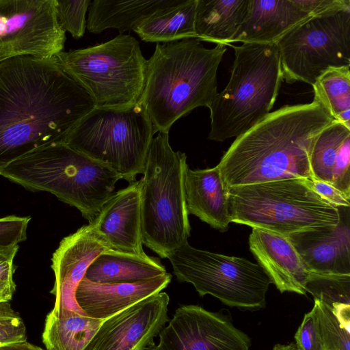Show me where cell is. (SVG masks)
Here are the masks:
<instances>
[{
  "instance_id": "obj_11",
  "label": "cell",
  "mask_w": 350,
  "mask_h": 350,
  "mask_svg": "<svg viewBox=\"0 0 350 350\" xmlns=\"http://www.w3.org/2000/svg\"><path fill=\"white\" fill-rule=\"evenodd\" d=\"M276 44L283 80L312 85L327 68L350 66V8L310 16Z\"/></svg>"
},
{
  "instance_id": "obj_32",
  "label": "cell",
  "mask_w": 350,
  "mask_h": 350,
  "mask_svg": "<svg viewBox=\"0 0 350 350\" xmlns=\"http://www.w3.org/2000/svg\"><path fill=\"white\" fill-rule=\"evenodd\" d=\"M27 341L26 327L10 301H0V347Z\"/></svg>"
},
{
  "instance_id": "obj_26",
  "label": "cell",
  "mask_w": 350,
  "mask_h": 350,
  "mask_svg": "<svg viewBox=\"0 0 350 350\" xmlns=\"http://www.w3.org/2000/svg\"><path fill=\"white\" fill-rule=\"evenodd\" d=\"M197 0L160 10L137 23L133 28L145 42H170L196 38L195 18Z\"/></svg>"
},
{
  "instance_id": "obj_38",
  "label": "cell",
  "mask_w": 350,
  "mask_h": 350,
  "mask_svg": "<svg viewBox=\"0 0 350 350\" xmlns=\"http://www.w3.org/2000/svg\"><path fill=\"white\" fill-rule=\"evenodd\" d=\"M14 292L10 289L0 288V301H10Z\"/></svg>"
},
{
  "instance_id": "obj_36",
  "label": "cell",
  "mask_w": 350,
  "mask_h": 350,
  "mask_svg": "<svg viewBox=\"0 0 350 350\" xmlns=\"http://www.w3.org/2000/svg\"><path fill=\"white\" fill-rule=\"evenodd\" d=\"M311 16L350 8L349 0H295Z\"/></svg>"
},
{
  "instance_id": "obj_18",
  "label": "cell",
  "mask_w": 350,
  "mask_h": 350,
  "mask_svg": "<svg viewBox=\"0 0 350 350\" xmlns=\"http://www.w3.org/2000/svg\"><path fill=\"white\" fill-rule=\"evenodd\" d=\"M250 250L280 291L305 295L310 272L287 236L252 228Z\"/></svg>"
},
{
  "instance_id": "obj_3",
  "label": "cell",
  "mask_w": 350,
  "mask_h": 350,
  "mask_svg": "<svg viewBox=\"0 0 350 350\" xmlns=\"http://www.w3.org/2000/svg\"><path fill=\"white\" fill-rule=\"evenodd\" d=\"M226 46L205 48L196 38L157 44L147 60L139 101L156 132L198 107H210L217 94V71Z\"/></svg>"
},
{
  "instance_id": "obj_40",
  "label": "cell",
  "mask_w": 350,
  "mask_h": 350,
  "mask_svg": "<svg viewBox=\"0 0 350 350\" xmlns=\"http://www.w3.org/2000/svg\"><path fill=\"white\" fill-rule=\"evenodd\" d=\"M16 246H19V245H16V246H14V247H6V248H0V254L1 253H3L6 251H8L9 250L13 248V247H15Z\"/></svg>"
},
{
  "instance_id": "obj_16",
  "label": "cell",
  "mask_w": 350,
  "mask_h": 350,
  "mask_svg": "<svg viewBox=\"0 0 350 350\" xmlns=\"http://www.w3.org/2000/svg\"><path fill=\"white\" fill-rule=\"evenodd\" d=\"M140 190L139 180L114 192L89 224L107 250L146 255L142 247Z\"/></svg>"
},
{
  "instance_id": "obj_24",
  "label": "cell",
  "mask_w": 350,
  "mask_h": 350,
  "mask_svg": "<svg viewBox=\"0 0 350 350\" xmlns=\"http://www.w3.org/2000/svg\"><path fill=\"white\" fill-rule=\"evenodd\" d=\"M183 0H94L91 1L87 21L88 30L99 33L118 29L120 34L156 12L180 3Z\"/></svg>"
},
{
  "instance_id": "obj_27",
  "label": "cell",
  "mask_w": 350,
  "mask_h": 350,
  "mask_svg": "<svg viewBox=\"0 0 350 350\" xmlns=\"http://www.w3.org/2000/svg\"><path fill=\"white\" fill-rule=\"evenodd\" d=\"M104 320L71 313L59 317L49 312L42 334L46 350H83Z\"/></svg>"
},
{
  "instance_id": "obj_10",
  "label": "cell",
  "mask_w": 350,
  "mask_h": 350,
  "mask_svg": "<svg viewBox=\"0 0 350 350\" xmlns=\"http://www.w3.org/2000/svg\"><path fill=\"white\" fill-rule=\"evenodd\" d=\"M167 258L177 280L191 284L201 297L211 295L241 310H256L266 306L272 282L259 264L197 249L188 243Z\"/></svg>"
},
{
  "instance_id": "obj_30",
  "label": "cell",
  "mask_w": 350,
  "mask_h": 350,
  "mask_svg": "<svg viewBox=\"0 0 350 350\" xmlns=\"http://www.w3.org/2000/svg\"><path fill=\"white\" fill-rule=\"evenodd\" d=\"M313 307L325 350H350V325L343 323L321 301H314Z\"/></svg>"
},
{
  "instance_id": "obj_2",
  "label": "cell",
  "mask_w": 350,
  "mask_h": 350,
  "mask_svg": "<svg viewBox=\"0 0 350 350\" xmlns=\"http://www.w3.org/2000/svg\"><path fill=\"white\" fill-rule=\"evenodd\" d=\"M335 120L317 99L270 112L239 136L217 165L226 188L291 178H311L316 137Z\"/></svg>"
},
{
  "instance_id": "obj_39",
  "label": "cell",
  "mask_w": 350,
  "mask_h": 350,
  "mask_svg": "<svg viewBox=\"0 0 350 350\" xmlns=\"http://www.w3.org/2000/svg\"><path fill=\"white\" fill-rule=\"evenodd\" d=\"M272 350H299L296 345L293 342H291L287 345L276 344L274 345Z\"/></svg>"
},
{
  "instance_id": "obj_6",
  "label": "cell",
  "mask_w": 350,
  "mask_h": 350,
  "mask_svg": "<svg viewBox=\"0 0 350 350\" xmlns=\"http://www.w3.org/2000/svg\"><path fill=\"white\" fill-rule=\"evenodd\" d=\"M185 153L174 151L168 133L153 137L140 179L142 243L165 258L188 243L191 226L186 206Z\"/></svg>"
},
{
  "instance_id": "obj_19",
  "label": "cell",
  "mask_w": 350,
  "mask_h": 350,
  "mask_svg": "<svg viewBox=\"0 0 350 350\" xmlns=\"http://www.w3.org/2000/svg\"><path fill=\"white\" fill-rule=\"evenodd\" d=\"M172 278L168 272L133 283H96L83 278L76 291V301L87 316L105 320L161 292Z\"/></svg>"
},
{
  "instance_id": "obj_20",
  "label": "cell",
  "mask_w": 350,
  "mask_h": 350,
  "mask_svg": "<svg viewBox=\"0 0 350 350\" xmlns=\"http://www.w3.org/2000/svg\"><path fill=\"white\" fill-rule=\"evenodd\" d=\"M310 16L295 0H249L245 16L228 45L276 43Z\"/></svg>"
},
{
  "instance_id": "obj_25",
  "label": "cell",
  "mask_w": 350,
  "mask_h": 350,
  "mask_svg": "<svg viewBox=\"0 0 350 350\" xmlns=\"http://www.w3.org/2000/svg\"><path fill=\"white\" fill-rule=\"evenodd\" d=\"M249 0H197L196 38L228 45L245 16Z\"/></svg>"
},
{
  "instance_id": "obj_1",
  "label": "cell",
  "mask_w": 350,
  "mask_h": 350,
  "mask_svg": "<svg viewBox=\"0 0 350 350\" xmlns=\"http://www.w3.org/2000/svg\"><path fill=\"white\" fill-rule=\"evenodd\" d=\"M95 107L55 56L0 62V170L37 149L65 142Z\"/></svg>"
},
{
  "instance_id": "obj_5",
  "label": "cell",
  "mask_w": 350,
  "mask_h": 350,
  "mask_svg": "<svg viewBox=\"0 0 350 350\" xmlns=\"http://www.w3.org/2000/svg\"><path fill=\"white\" fill-rule=\"evenodd\" d=\"M234 60L226 87L209 109L208 139L224 142L243 135L272 109L283 80L276 43L230 44Z\"/></svg>"
},
{
  "instance_id": "obj_21",
  "label": "cell",
  "mask_w": 350,
  "mask_h": 350,
  "mask_svg": "<svg viewBox=\"0 0 350 350\" xmlns=\"http://www.w3.org/2000/svg\"><path fill=\"white\" fill-rule=\"evenodd\" d=\"M311 178L328 183L350 198V128L334 120L316 137L310 154Z\"/></svg>"
},
{
  "instance_id": "obj_8",
  "label": "cell",
  "mask_w": 350,
  "mask_h": 350,
  "mask_svg": "<svg viewBox=\"0 0 350 350\" xmlns=\"http://www.w3.org/2000/svg\"><path fill=\"white\" fill-rule=\"evenodd\" d=\"M155 133L139 100L125 107H95L72 130L65 143L131 183L143 174Z\"/></svg>"
},
{
  "instance_id": "obj_15",
  "label": "cell",
  "mask_w": 350,
  "mask_h": 350,
  "mask_svg": "<svg viewBox=\"0 0 350 350\" xmlns=\"http://www.w3.org/2000/svg\"><path fill=\"white\" fill-rule=\"evenodd\" d=\"M107 250L89 224L62 239L51 258L55 275L51 291L55 296L51 310L53 314L59 317L71 313L86 315L77 304L76 291L92 261Z\"/></svg>"
},
{
  "instance_id": "obj_14",
  "label": "cell",
  "mask_w": 350,
  "mask_h": 350,
  "mask_svg": "<svg viewBox=\"0 0 350 350\" xmlns=\"http://www.w3.org/2000/svg\"><path fill=\"white\" fill-rule=\"evenodd\" d=\"M169 302L161 291L104 320L83 350H148L170 321Z\"/></svg>"
},
{
  "instance_id": "obj_33",
  "label": "cell",
  "mask_w": 350,
  "mask_h": 350,
  "mask_svg": "<svg viewBox=\"0 0 350 350\" xmlns=\"http://www.w3.org/2000/svg\"><path fill=\"white\" fill-rule=\"evenodd\" d=\"M294 338L299 350H325L314 307L305 314Z\"/></svg>"
},
{
  "instance_id": "obj_12",
  "label": "cell",
  "mask_w": 350,
  "mask_h": 350,
  "mask_svg": "<svg viewBox=\"0 0 350 350\" xmlns=\"http://www.w3.org/2000/svg\"><path fill=\"white\" fill-rule=\"evenodd\" d=\"M65 31L56 0H0V62L17 56L51 58L63 51Z\"/></svg>"
},
{
  "instance_id": "obj_22",
  "label": "cell",
  "mask_w": 350,
  "mask_h": 350,
  "mask_svg": "<svg viewBox=\"0 0 350 350\" xmlns=\"http://www.w3.org/2000/svg\"><path fill=\"white\" fill-rule=\"evenodd\" d=\"M185 195L189 214L212 228L225 232L231 223L228 189L216 165L204 170H187Z\"/></svg>"
},
{
  "instance_id": "obj_13",
  "label": "cell",
  "mask_w": 350,
  "mask_h": 350,
  "mask_svg": "<svg viewBox=\"0 0 350 350\" xmlns=\"http://www.w3.org/2000/svg\"><path fill=\"white\" fill-rule=\"evenodd\" d=\"M148 350H249V336L237 328L230 315L197 305L178 308Z\"/></svg>"
},
{
  "instance_id": "obj_23",
  "label": "cell",
  "mask_w": 350,
  "mask_h": 350,
  "mask_svg": "<svg viewBox=\"0 0 350 350\" xmlns=\"http://www.w3.org/2000/svg\"><path fill=\"white\" fill-rule=\"evenodd\" d=\"M166 273L157 257L107 250L92 261L84 278L96 283H133Z\"/></svg>"
},
{
  "instance_id": "obj_28",
  "label": "cell",
  "mask_w": 350,
  "mask_h": 350,
  "mask_svg": "<svg viewBox=\"0 0 350 350\" xmlns=\"http://www.w3.org/2000/svg\"><path fill=\"white\" fill-rule=\"evenodd\" d=\"M314 98L334 120L350 128L349 66L331 67L312 85Z\"/></svg>"
},
{
  "instance_id": "obj_37",
  "label": "cell",
  "mask_w": 350,
  "mask_h": 350,
  "mask_svg": "<svg viewBox=\"0 0 350 350\" xmlns=\"http://www.w3.org/2000/svg\"><path fill=\"white\" fill-rule=\"evenodd\" d=\"M0 350H44L40 347L28 342L27 341L3 346Z\"/></svg>"
},
{
  "instance_id": "obj_4",
  "label": "cell",
  "mask_w": 350,
  "mask_h": 350,
  "mask_svg": "<svg viewBox=\"0 0 350 350\" xmlns=\"http://www.w3.org/2000/svg\"><path fill=\"white\" fill-rule=\"evenodd\" d=\"M0 175L32 191H46L93 221L121 176L65 142L37 149L12 162Z\"/></svg>"
},
{
  "instance_id": "obj_9",
  "label": "cell",
  "mask_w": 350,
  "mask_h": 350,
  "mask_svg": "<svg viewBox=\"0 0 350 350\" xmlns=\"http://www.w3.org/2000/svg\"><path fill=\"white\" fill-rule=\"evenodd\" d=\"M62 67L90 94L96 107H125L139 102L147 60L130 35L55 55Z\"/></svg>"
},
{
  "instance_id": "obj_34",
  "label": "cell",
  "mask_w": 350,
  "mask_h": 350,
  "mask_svg": "<svg viewBox=\"0 0 350 350\" xmlns=\"http://www.w3.org/2000/svg\"><path fill=\"white\" fill-rule=\"evenodd\" d=\"M31 217L10 215L0 218V248L18 245L27 239Z\"/></svg>"
},
{
  "instance_id": "obj_17",
  "label": "cell",
  "mask_w": 350,
  "mask_h": 350,
  "mask_svg": "<svg viewBox=\"0 0 350 350\" xmlns=\"http://www.w3.org/2000/svg\"><path fill=\"white\" fill-rule=\"evenodd\" d=\"M338 210L340 220L336 226L288 236L309 272L350 275L349 207Z\"/></svg>"
},
{
  "instance_id": "obj_29",
  "label": "cell",
  "mask_w": 350,
  "mask_h": 350,
  "mask_svg": "<svg viewBox=\"0 0 350 350\" xmlns=\"http://www.w3.org/2000/svg\"><path fill=\"white\" fill-rule=\"evenodd\" d=\"M306 291L329 308L345 323L350 325V275L310 272Z\"/></svg>"
},
{
  "instance_id": "obj_7",
  "label": "cell",
  "mask_w": 350,
  "mask_h": 350,
  "mask_svg": "<svg viewBox=\"0 0 350 350\" xmlns=\"http://www.w3.org/2000/svg\"><path fill=\"white\" fill-rule=\"evenodd\" d=\"M231 222L289 236L334 226L338 208L321 198L308 178H291L228 188Z\"/></svg>"
},
{
  "instance_id": "obj_31",
  "label": "cell",
  "mask_w": 350,
  "mask_h": 350,
  "mask_svg": "<svg viewBox=\"0 0 350 350\" xmlns=\"http://www.w3.org/2000/svg\"><path fill=\"white\" fill-rule=\"evenodd\" d=\"M91 1L56 0L57 18L63 31H68L78 39L82 37L86 28L85 14Z\"/></svg>"
},
{
  "instance_id": "obj_35",
  "label": "cell",
  "mask_w": 350,
  "mask_h": 350,
  "mask_svg": "<svg viewBox=\"0 0 350 350\" xmlns=\"http://www.w3.org/2000/svg\"><path fill=\"white\" fill-rule=\"evenodd\" d=\"M308 183L317 194L330 204L337 208L349 207L350 198L331 184L313 178H308Z\"/></svg>"
}]
</instances>
